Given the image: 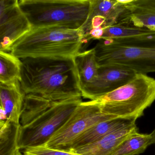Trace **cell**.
I'll list each match as a JSON object with an SVG mask.
<instances>
[{
    "label": "cell",
    "instance_id": "52a82bcc",
    "mask_svg": "<svg viewBox=\"0 0 155 155\" xmlns=\"http://www.w3.org/2000/svg\"><path fill=\"white\" fill-rule=\"evenodd\" d=\"M116 117L102 113L97 100L81 102L45 146L53 149L68 151L74 140L90 128L99 122Z\"/></svg>",
    "mask_w": 155,
    "mask_h": 155
},
{
    "label": "cell",
    "instance_id": "e0dca14e",
    "mask_svg": "<svg viewBox=\"0 0 155 155\" xmlns=\"http://www.w3.org/2000/svg\"><path fill=\"white\" fill-rule=\"evenodd\" d=\"M20 124L0 120V155H14L18 149Z\"/></svg>",
    "mask_w": 155,
    "mask_h": 155
},
{
    "label": "cell",
    "instance_id": "30bf717a",
    "mask_svg": "<svg viewBox=\"0 0 155 155\" xmlns=\"http://www.w3.org/2000/svg\"><path fill=\"white\" fill-rule=\"evenodd\" d=\"M123 2L125 9L117 23L155 31V0H126Z\"/></svg>",
    "mask_w": 155,
    "mask_h": 155
},
{
    "label": "cell",
    "instance_id": "9a60e30c",
    "mask_svg": "<svg viewBox=\"0 0 155 155\" xmlns=\"http://www.w3.org/2000/svg\"><path fill=\"white\" fill-rule=\"evenodd\" d=\"M155 31L145 28H137L126 23H117L105 28L92 29L86 36L88 41L91 40H107L132 38L155 33Z\"/></svg>",
    "mask_w": 155,
    "mask_h": 155
},
{
    "label": "cell",
    "instance_id": "8992f818",
    "mask_svg": "<svg viewBox=\"0 0 155 155\" xmlns=\"http://www.w3.org/2000/svg\"><path fill=\"white\" fill-rule=\"evenodd\" d=\"M97 100L103 114L137 120L155 101V79L137 73L127 84Z\"/></svg>",
    "mask_w": 155,
    "mask_h": 155
},
{
    "label": "cell",
    "instance_id": "7402d4cb",
    "mask_svg": "<svg viewBox=\"0 0 155 155\" xmlns=\"http://www.w3.org/2000/svg\"><path fill=\"white\" fill-rule=\"evenodd\" d=\"M20 150L18 149L17 151H16V153H15V155H23L22 154V152Z\"/></svg>",
    "mask_w": 155,
    "mask_h": 155
},
{
    "label": "cell",
    "instance_id": "277c9868",
    "mask_svg": "<svg viewBox=\"0 0 155 155\" xmlns=\"http://www.w3.org/2000/svg\"><path fill=\"white\" fill-rule=\"evenodd\" d=\"M94 48L99 67L116 66L141 74L155 72V33L100 40Z\"/></svg>",
    "mask_w": 155,
    "mask_h": 155
},
{
    "label": "cell",
    "instance_id": "ffe728a7",
    "mask_svg": "<svg viewBox=\"0 0 155 155\" xmlns=\"http://www.w3.org/2000/svg\"><path fill=\"white\" fill-rule=\"evenodd\" d=\"M23 155H81L72 151L59 150L46 146L26 149L22 150Z\"/></svg>",
    "mask_w": 155,
    "mask_h": 155
},
{
    "label": "cell",
    "instance_id": "7a4b0ae2",
    "mask_svg": "<svg viewBox=\"0 0 155 155\" xmlns=\"http://www.w3.org/2000/svg\"><path fill=\"white\" fill-rule=\"evenodd\" d=\"M81 102V97L52 101L37 95H25L20 120V150L45 146Z\"/></svg>",
    "mask_w": 155,
    "mask_h": 155
},
{
    "label": "cell",
    "instance_id": "44dd1931",
    "mask_svg": "<svg viewBox=\"0 0 155 155\" xmlns=\"http://www.w3.org/2000/svg\"><path fill=\"white\" fill-rule=\"evenodd\" d=\"M150 134H151L152 137H153V144L155 145V128L154 129V130L152 131Z\"/></svg>",
    "mask_w": 155,
    "mask_h": 155
},
{
    "label": "cell",
    "instance_id": "ac0fdd59",
    "mask_svg": "<svg viewBox=\"0 0 155 155\" xmlns=\"http://www.w3.org/2000/svg\"><path fill=\"white\" fill-rule=\"evenodd\" d=\"M153 144L151 134L136 132L129 136L114 151L112 155H139Z\"/></svg>",
    "mask_w": 155,
    "mask_h": 155
},
{
    "label": "cell",
    "instance_id": "5b68a950",
    "mask_svg": "<svg viewBox=\"0 0 155 155\" xmlns=\"http://www.w3.org/2000/svg\"><path fill=\"white\" fill-rule=\"evenodd\" d=\"M20 7L31 28L59 27L80 30L90 10V0H21Z\"/></svg>",
    "mask_w": 155,
    "mask_h": 155
},
{
    "label": "cell",
    "instance_id": "5bb4252c",
    "mask_svg": "<svg viewBox=\"0 0 155 155\" xmlns=\"http://www.w3.org/2000/svg\"><path fill=\"white\" fill-rule=\"evenodd\" d=\"M91 7L88 18L80 29L84 31L95 17L103 18L106 21V27L115 25L125 9L123 1L120 0H90Z\"/></svg>",
    "mask_w": 155,
    "mask_h": 155
},
{
    "label": "cell",
    "instance_id": "8fae6325",
    "mask_svg": "<svg viewBox=\"0 0 155 155\" xmlns=\"http://www.w3.org/2000/svg\"><path fill=\"white\" fill-rule=\"evenodd\" d=\"M25 95L19 80L0 83V120L20 124Z\"/></svg>",
    "mask_w": 155,
    "mask_h": 155
},
{
    "label": "cell",
    "instance_id": "6da1fadb",
    "mask_svg": "<svg viewBox=\"0 0 155 155\" xmlns=\"http://www.w3.org/2000/svg\"><path fill=\"white\" fill-rule=\"evenodd\" d=\"M20 82L25 95L32 94L52 101L81 97L73 58L21 59Z\"/></svg>",
    "mask_w": 155,
    "mask_h": 155
},
{
    "label": "cell",
    "instance_id": "7c38bea8",
    "mask_svg": "<svg viewBox=\"0 0 155 155\" xmlns=\"http://www.w3.org/2000/svg\"><path fill=\"white\" fill-rule=\"evenodd\" d=\"M136 120L131 119L116 117L99 122L79 136L71 145L68 151L98 141L111 133L135 124Z\"/></svg>",
    "mask_w": 155,
    "mask_h": 155
},
{
    "label": "cell",
    "instance_id": "2e32d148",
    "mask_svg": "<svg viewBox=\"0 0 155 155\" xmlns=\"http://www.w3.org/2000/svg\"><path fill=\"white\" fill-rule=\"evenodd\" d=\"M81 91L92 83L98 73V64L94 48L79 52L73 58Z\"/></svg>",
    "mask_w": 155,
    "mask_h": 155
},
{
    "label": "cell",
    "instance_id": "603a6c76",
    "mask_svg": "<svg viewBox=\"0 0 155 155\" xmlns=\"http://www.w3.org/2000/svg\"></svg>",
    "mask_w": 155,
    "mask_h": 155
},
{
    "label": "cell",
    "instance_id": "3957f363",
    "mask_svg": "<svg viewBox=\"0 0 155 155\" xmlns=\"http://www.w3.org/2000/svg\"><path fill=\"white\" fill-rule=\"evenodd\" d=\"M84 37L80 30L59 27L31 28L13 43L12 54L19 59L28 58H73L80 52Z\"/></svg>",
    "mask_w": 155,
    "mask_h": 155
},
{
    "label": "cell",
    "instance_id": "4fadbf2b",
    "mask_svg": "<svg viewBox=\"0 0 155 155\" xmlns=\"http://www.w3.org/2000/svg\"><path fill=\"white\" fill-rule=\"evenodd\" d=\"M137 132L138 128L135 123L111 133L98 141L70 151L81 155H112L126 139Z\"/></svg>",
    "mask_w": 155,
    "mask_h": 155
},
{
    "label": "cell",
    "instance_id": "9c48e42d",
    "mask_svg": "<svg viewBox=\"0 0 155 155\" xmlns=\"http://www.w3.org/2000/svg\"><path fill=\"white\" fill-rule=\"evenodd\" d=\"M136 74L121 67H99L97 76L94 81L81 90V96L91 101L98 99L127 84Z\"/></svg>",
    "mask_w": 155,
    "mask_h": 155
},
{
    "label": "cell",
    "instance_id": "d6986e66",
    "mask_svg": "<svg viewBox=\"0 0 155 155\" xmlns=\"http://www.w3.org/2000/svg\"><path fill=\"white\" fill-rule=\"evenodd\" d=\"M0 82L7 83L20 81L21 62L20 59L7 51H0Z\"/></svg>",
    "mask_w": 155,
    "mask_h": 155
},
{
    "label": "cell",
    "instance_id": "ba28073f",
    "mask_svg": "<svg viewBox=\"0 0 155 155\" xmlns=\"http://www.w3.org/2000/svg\"><path fill=\"white\" fill-rule=\"evenodd\" d=\"M18 0L0 1V51H10L14 42L31 29Z\"/></svg>",
    "mask_w": 155,
    "mask_h": 155
}]
</instances>
